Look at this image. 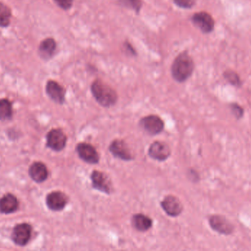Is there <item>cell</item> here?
Here are the masks:
<instances>
[{
    "label": "cell",
    "mask_w": 251,
    "mask_h": 251,
    "mask_svg": "<svg viewBox=\"0 0 251 251\" xmlns=\"http://www.w3.org/2000/svg\"><path fill=\"white\" fill-rule=\"evenodd\" d=\"M29 175L35 182H44L48 177L47 167L41 162H35L29 168Z\"/></svg>",
    "instance_id": "obj_14"
},
{
    "label": "cell",
    "mask_w": 251,
    "mask_h": 251,
    "mask_svg": "<svg viewBox=\"0 0 251 251\" xmlns=\"http://www.w3.org/2000/svg\"><path fill=\"white\" fill-rule=\"evenodd\" d=\"M195 69L194 61L187 52L180 53L174 59L171 66L173 78L178 83L185 82L193 75Z\"/></svg>",
    "instance_id": "obj_1"
},
{
    "label": "cell",
    "mask_w": 251,
    "mask_h": 251,
    "mask_svg": "<svg viewBox=\"0 0 251 251\" xmlns=\"http://www.w3.org/2000/svg\"><path fill=\"white\" fill-rule=\"evenodd\" d=\"M57 49V44L53 38H48L42 41L40 44L39 54L42 58L49 60L51 58Z\"/></svg>",
    "instance_id": "obj_17"
},
{
    "label": "cell",
    "mask_w": 251,
    "mask_h": 251,
    "mask_svg": "<svg viewBox=\"0 0 251 251\" xmlns=\"http://www.w3.org/2000/svg\"><path fill=\"white\" fill-rule=\"evenodd\" d=\"M12 106L9 100L4 99L0 100V119L7 120L12 116Z\"/></svg>",
    "instance_id": "obj_19"
},
{
    "label": "cell",
    "mask_w": 251,
    "mask_h": 251,
    "mask_svg": "<svg viewBox=\"0 0 251 251\" xmlns=\"http://www.w3.org/2000/svg\"><path fill=\"white\" fill-rule=\"evenodd\" d=\"M149 155L155 160L165 161L171 155V150L165 143L155 141L149 147Z\"/></svg>",
    "instance_id": "obj_11"
},
{
    "label": "cell",
    "mask_w": 251,
    "mask_h": 251,
    "mask_svg": "<svg viewBox=\"0 0 251 251\" xmlns=\"http://www.w3.org/2000/svg\"><path fill=\"white\" fill-rule=\"evenodd\" d=\"M91 88L93 96L101 106L110 107L117 102L118 95L116 91L100 80L94 81Z\"/></svg>",
    "instance_id": "obj_2"
},
{
    "label": "cell",
    "mask_w": 251,
    "mask_h": 251,
    "mask_svg": "<svg viewBox=\"0 0 251 251\" xmlns=\"http://www.w3.org/2000/svg\"><path fill=\"white\" fill-rule=\"evenodd\" d=\"M173 2L178 7L190 9L196 4V0H172Z\"/></svg>",
    "instance_id": "obj_22"
},
{
    "label": "cell",
    "mask_w": 251,
    "mask_h": 251,
    "mask_svg": "<svg viewBox=\"0 0 251 251\" xmlns=\"http://www.w3.org/2000/svg\"><path fill=\"white\" fill-rule=\"evenodd\" d=\"M162 209L169 216L176 217L182 212V205L178 198L174 196H167L162 203Z\"/></svg>",
    "instance_id": "obj_10"
},
{
    "label": "cell",
    "mask_w": 251,
    "mask_h": 251,
    "mask_svg": "<svg viewBox=\"0 0 251 251\" xmlns=\"http://www.w3.org/2000/svg\"><path fill=\"white\" fill-rule=\"evenodd\" d=\"M142 128L151 135H156L162 132L164 128V122L159 116L150 115L140 120Z\"/></svg>",
    "instance_id": "obj_5"
},
{
    "label": "cell",
    "mask_w": 251,
    "mask_h": 251,
    "mask_svg": "<svg viewBox=\"0 0 251 251\" xmlns=\"http://www.w3.org/2000/svg\"><path fill=\"white\" fill-rule=\"evenodd\" d=\"M32 232L30 225L26 223L19 224L13 229L12 238L18 246H24L29 242Z\"/></svg>",
    "instance_id": "obj_7"
},
{
    "label": "cell",
    "mask_w": 251,
    "mask_h": 251,
    "mask_svg": "<svg viewBox=\"0 0 251 251\" xmlns=\"http://www.w3.org/2000/svg\"><path fill=\"white\" fill-rule=\"evenodd\" d=\"M47 146L51 150L60 151L66 147L67 138L60 129H53L47 134Z\"/></svg>",
    "instance_id": "obj_4"
},
{
    "label": "cell",
    "mask_w": 251,
    "mask_h": 251,
    "mask_svg": "<svg viewBox=\"0 0 251 251\" xmlns=\"http://www.w3.org/2000/svg\"><path fill=\"white\" fill-rule=\"evenodd\" d=\"M76 152L84 162L95 165L100 161V156L95 147L87 143H80L76 146Z\"/></svg>",
    "instance_id": "obj_6"
},
{
    "label": "cell",
    "mask_w": 251,
    "mask_h": 251,
    "mask_svg": "<svg viewBox=\"0 0 251 251\" xmlns=\"http://www.w3.org/2000/svg\"><path fill=\"white\" fill-rule=\"evenodd\" d=\"M133 225L136 229L140 231H146L151 227L152 221L146 215L138 214L133 217Z\"/></svg>",
    "instance_id": "obj_18"
},
{
    "label": "cell",
    "mask_w": 251,
    "mask_h": 251,
    "mask_svg": "<svg viewBox=\"0 0 251 251\" xmlns=\"http://www.w3.org/2000/svg\"><path fill=\"white\" fill-rule=\"evenodd\" d=\"M49 97L58 104H63L65 101L66 90L58 83L54 81H48L46 87Z\"/></svg>",
    "instance_id": "obj_8"
},
{
    "label": "cell",
    "mask_w": 251,
    "mask_h": 251,
    "mask_svg": "<svg viewBox=\"0 0 251 251\" xmlns=\"http://www.w3.org/2000/svg\"><path fill=\"white\" fill-rule=\"evenodd\" d=\"M123 49L125 50V53L126 55H128L129 56H137V52H136L135 49L133 47V46L130 44L128 41H125L124 43Z\"/></svg>",
    "instance_id": "obj_25"
},
{
    "label": "cell",
    "mask_w": 251,
    "mask_h": 251,
    "mask_svg": "<svg viewBox=\"0 0 251 251\" xmlns=\"http://www.w3.org/2000/svg\"><path fill=\"white\" fill-rule=\"evenodd\" d=\"M193 25L203 33H209L215 28V22L212 16L206 12L195 13L191 18Z\"/></svg>",
    "instance_id": "obj_3"
},
{
    "label": "cell",
    "mask_w": 251,
    "mask_h": 251,
    "mask_svg": "<svg viewBox=\"0 0 251 251\" xmlns=\"http://www.w3.org/2000/svg\"><path fill=\"white\" fill-rule=\"evenodd\" d=\"M110 150L115 157L119 158L125 161H131L132 159L131 153L126 144L122 140H115L110 146Z\"/></svg>",
    "instance_id": "obj_13"
},
{
    "label": "cell",
    "mask_w": 251,
    "mask_h": 251,
    "mask_svg": "<svg viewBox=\"0 0 251 251\" xmlns=\"http://www.w3.org/2000/svg\"><path fill=\"white\" fill-rule=\"evenodd\" d=\"M232 110L236 116H241L242 114H243V109L240 106H237V105L233 106Z\"/></svg>",
    "instance_id": "obj_26"
},
{
    "label": "cell",
    "mask_w": 251,
    "mask_h": 251,
    "mask_svg": "<svg viewBox=\"0 0 251 251\" xmlns=\"http://www.w3.org/2000/svg\"><path fill=\"white\" fill-rule=\"evenodd\" d=\"M18 207L19 202L13 195H6L0 199V212L1 213H13L17 210Z\"/></svg>",
    "instance_id": "obj_16"
},
{
    "label": "cell",
    "mask_w": 251,
    "mask_h": 251,
    "mask_svg": "<svg viewBox=\"0 0 251 251\" xmlns=\"http://www.w3.org/2000/svg\"><path fill=\"white\" fill-rule=\"evenodd\" d=\"M91 179H92V184L94 188L107 194H110L111 193V182L105 174L99 171H94L91 174Z\"/></svg>",
    "instance_id": "obj_9"
},
{
    "label": "cell",
    "mask_w": 251,
    "mask_h": 251,
    "mask_svg": "<svg viewBox=\"0 0 251 251\" xmlns=\"http://www.w3.org/2000/svg\"><path fill=\"white\" fill-rule=\"evenodd\" d=\"M11 11L10 8L3 3L0 2V27L6 28L10 23Z\"/></svg>",
    "instance_id": "obj_20"
},
{
    "label": "cell",
    "mask_w": 251,
    "mask_h": 251,
    "mask_svg": "<svg viewBox=\"0 0 251 251\" xmlns=\"http://www.w3.org/2000/svg\"><path fill=\"white\" fill-rule=\"evenodd\" d=\"M54 1L58 7L64 10L72 8L74 4V0H54Z\"/></svg>",
    "instance_id": "obj_24"
},
{
    "label": "cell",
    "mask_w": 251,
    "mask_h": 251,
    "mask_svg": "<svg viewBox=\"0 0 251 251\" xmlns=\"http://www.w3.org/2000/svg\"><path fill=\"white\" fill-rule=\"evenodd\" d=\"M209 223L212 228L221 234H229L233 231L232 225L222 217H212Z\"/></svg>",
    "instance_id": "obj_15"
},
{
    "label": "cell",
    "mask_w": 251,
    "mask_h": 251,
    "mask_svg": "<svg viewBox=\"0 0 251 251\" xmlns=\"http://www.w3.org/2000/svg\"><path fill=\"white\" fill-rule=\"evenodd\" d=\"M225 78L228 80V82L231 83L233 85H240V81L239 77L235 72H227L225 73Z\"/></svg>",
    "instance_id": "obj_23"
},
{
    "label": "cell",
    "mask_w": 251,
    "mask_h": 251,
    "mask_svg": "<svg viewBox=\"0 0 251 251\" xmlns=\"http://www.w3.org/2000/svg\"><path fill=\"white\" fill-rule=\"evenodd\" d=\"M118 2L122 7L134 10L137 14L140 13L143 7L142 0H118Z\"/></svg>",
    "instance_id": "obj_21"
},
{
    "label": "cell",
    "mask_w": 251,
    "mask_h": 251,
    "mask_svg": "<svg viewBox=\"0 0 251 251\" xmlns=\"http://www.w3.org/2000/svg\"><path fill=\"white\" fill-rule=\"evenodd\" d=\"M68 198L66 195L60 192H53L47 197V206L52 211H61L67 204Z\"/></svg>",
    "instance_id": "obj_12"
}]
</instances>
